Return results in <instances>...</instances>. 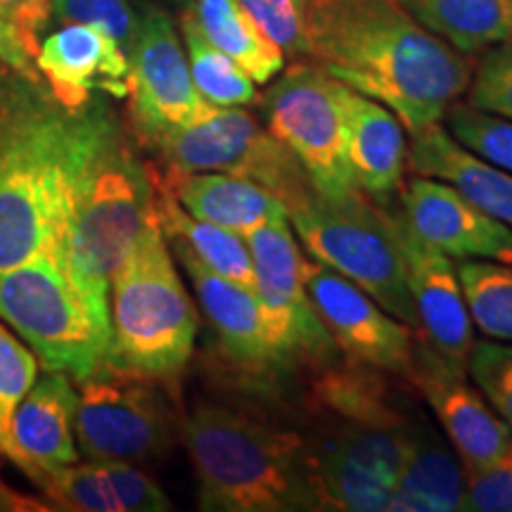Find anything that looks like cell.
<instances>
[{
    "mask_svg": "<svg viewBox=\"0 0 512 512\" xmlns=\"http://www.w3.org/2000/svg\"><path fill=\"white\" fill-rule=\"evenodd\" d=\"M117 114L100 98L69 110L43 76L0 72V273L62 261L76 192Z\"/></svg>",
    "mask_w": 512,
    "mask_h": 512,
    "instance_id": "obj_1",
    "label": "cell"
},
{
    "mask_svg": "<svg viewBox=\"0 0 512 512\" xmlns=\"http://www.w3.org/2000/svg\"><path fill=\"white\" fill-rule=\"evenodd\" d=\"M389 107L408 133L439 124L472 79L470 57L425 29L403 0H306V55Z\"/></svg>",
    "mask_w": 512,
    "mask_h": 512,
    "instance_id": "obj_2",
    "label": "cell"
},
{
    "mask_svg": "<svg viewBox=\"0 0 512 512\" xmlns=\"http://www.w3.org/2000/svg\"><path fill=\"white\" fill-rule=\"evenodd\" d=\"M181 432L200 510H320L311 444L299 432L216 403H200Z\"/></svg>",
    "mask_w": 512,
    "mask_h": 512,
    "instance_id": "obj_3",
    "label": "cell"
},
{
    "mask_svg": "<svg viewBox=\"0 0 512 512\" xmlns=\"http://www.w3.org/2000/svg\"><path fill=\"white\" fill-rule=\"evenodd\" d=\"M155 214V174L117 124L102 140L76 192L62 264L95 318L110 328V283Z\"/></svg>",
    "mask_w": 512,
    "mask_h": 512,
    "instance_id": "obj_4",
    "label": "cell"
},
{
    "mask_svg": "<svg viewBox=\"0 0 512 512\" xmlns=\"http://www.w3.org/2000/svg\"><path fill=\"white\" fill-rule=\"evenodd\" d=\"M110 358L128 373L171 382L188 366L197 309L176 271L157 209L110 283Z\"/></svg>",
    "mask_w": 512,
    "mask_h": 512,
    "instance_id": "obj_5",
    "label": "cell"
},
{
    "mask_svg": "<svg viewBox=\"0 0 512 512\" xmlns=\"http://www.w3.org/2000/svg\"><path fill=\"white\" fill-rule=\"evenodd\" d=\"M306 254L370 294L384 311L420 332L392 214L366 195L325 197L311 190L287 211Z\"/></svg>",
    "mask_w": 512,
    "mask_h": 512,
    "instance_id": "obj_6",
    "label": "cell"
},
{
    "mask_svg": "<svg viewBox=\"0 0 512 512\" xmlns=\"http://www.w3.org/2000/svg\"><path fill=\"white\" fill-rule=\"evenodd\" d=\"M0 320L34 351L43 370L83 382L107 366L112 332L53 254L0 273Z\"/></svg>",
    "mask_w": 512,
    "mask_h": 512,
    "instance_id": "obj_7",
    "label": "cell"
},
{
    "mask_svg": "<svg viewBox=\"0 0 512 512\" xmlns=\"http://www.w3.org/2000/svg\"><path fill=\"white\" fill-rule=\"evenodd\" d=\"M349 93L318 64L297 62L261 98L266 131L297 157L313 190L325 197L363 195L347 157Z\"/></svg>",
    "mask_w": 512,
    "mask_h": 512,
    "instance_id": "obj_8",
    "label": "cell"
},
{
    "mask_svg": "<svg viewBox=\"0 0 512 512\" xmlns=\"http://www.w3.org/2000/svg\"><path fill=\"white\" fill-rule=\"evenodd\" d=\"M155 147L169 174H228L273 192L290 211L313 185L287 147L242 107H214L188 126L171 128Z\"/></svg>",
    "mask_w": 512,
    "mask_h": 512,
    "instance_id": "obj_9",
    "label": "cell"
},
{
    "mask_svg": "<svg viewBox=\"0 0 512 512\" xmlns=\"http://www.w3.org/2000/svg\"><path fill=\"white\" fill-rule=\"evenodd\" d=\"M79 384L74 434L91 463H152L174 446L176 422L157 380L107 363Z\"/></svg>",
    "mask_w": 512,
    "mask_h": 512,
    "instance_id": "obj_10",
    "label": "cell"
},
{
    "mask_svg": "<svg viewBox=\"0 0 512 512\" xmlns=\"http://www.w3.org/2000/svg\"><path fill=\"white\" fill-rule=\"evenodd\" d=\"M256 275V297L287 363L318 368L335 361L339 347L316 313L304 280V249L290 223H268L247 235Z\"/></svg>",
    "mask_w": 512,
    "mask_h": 512,
    "instance_id": "obj_11",
    "label": "cell"
},
{
    "mask_svg": "<svg viewBox=\"0 0 512 512\" xmlns=\"http://www.w3.org/2000/svg\"><path fill=\"white\" fill-rule=\"evenodd\" d=\"M128 62L133 128L145 145L207 114L211 105L192 83L188 55L174 19L164 10L150 8L140 17Z\"/></svg>",
    "mask_w": 512,
    "mask_h": 512,
    "instance_id": "obj_12",
    "label": "cell"
},
{
    "mask_svg": "<svg viewBox=\"0 0 512 512\" xmlns=\"http://www.w3.org/2000/svg\"><path fill=\"white\" fill-rule=\"evenodd\" d=\"M306 290L339 351L384 373L411 377L418 330L394 318L361 287L318 261H304Z\"/></svg>",
    "mask_w": 512,
    "mask_h": 512,
    "instance_id": "obj_13",
    "label": "cell"
},
{
    "mask_svg": "<svg viewBox=\"0 0 512 512\" xmlns=\"http://www.w3.org/2000/svg\"><path fill=\"white\" fill-rule=\"evenodd\" d=\"M408 382L420 389L463 467H484L510 456L512 430L489 406L467 370L446 363L427 342H418Z\"/></svg>",
    "mask_w": 512,
    "mask_h": 512,
    "instance_id": "obj_14",
    "label": "cell"
},
{
    "mask_svg": "<svg viewBox=\"0 0 512 512\" xmlns=\"http://www.w3.org/2000/svg\"><path fill=\"white\" fill-rule=\"evenodd\" d=\"M401 221L422 242L458 261L512 264V230L456 185L418 176L401 188Z\"/></svg>",
    "mask_w": 512,
    "mask_h": 512,
    "instance_id": "obj_15",
    "label": "cell"
},
{
    "mask_svg": "<svg viewBox=\"0 0 512 512\" xmlns=\"http://www.w3.org/2000/svg\"><path fill=\"white\" fill-rule=\"evenodd\" d=\"M389 214L406 266L408 290L420 318V332H425V342L446 363L467 370V356L475 342V323L467 311L458 266L451 256L437 252L413 235L401 221L399 211Z\"/></svg>",
    "mask_w": 512,
    "mask_h": 512,
    "instance_id": "obj_16",
    "label": "cell"
},
{
    "mask_svg": "<svg viewBox=\"0 0 512 512\" xmlns=\"http://www.w3.org/2000/svg\"><path fill=\"white\" fill-rule=\"evenodd\" d=\"M188 273L204 316L216 332L223 354L233 366L252 375L292 370L280 351L256 292L221 278L192 256L181 242L166 240Z\"/></svg>",
    "mask_w": 512,
    "mask_h": 512,
    "instance_id": "obj_17",
    "label": "cell"
},
{
    "mask_svg": "<svg viewBox=\"0 0 512 512\" xmlns=\"http://www.w3.org/2000/svg\"><path fill=\"white\" fill-rule=\"evenodd\" d=\"M34 62L50 93L69 110H79L100 93L128 98V55L110 34L95 27L64 24L41 43Z\"/></svg>",
    "mask_w": 512,
    "mask_h": 512,
    "instance_id": "obj_18",
    "label": "cell"
},
{
    "mask_svg": "<svg viewBox=\"0 0 512 512\" xmlns=\"http://www.w3.org/2000/svg\"><path fill=\"white\" fill-rule=\"evenodd\" d=\"M347 157L358 190L384 207L403 188L408 140L401 119L382 102L351 88L347 102Z\"/></svg>",
    "mask_w": 512,
    "mask_h": 512,
    "instance_id": "obj_19",
    "label": "cell"
},
{
    "mask_svg": "<svg viewBox=\"0 0 512 512\" xmlns=\"http://www.w3.org/2000/svg\"><path fill=\"white\" fill-rule=\"evenodd\" d=\"M79 392L74 380L64 373L38 377L15 413V441L36 470L41 486L48 472L79 463L74 418Z\"/></svg>",
    "mask_w": 512,
    "mask_h": 512,
    "instance_id": "obj_20",
    "label": "cell"
},
{
    "mask_svg": "<svg viewBox=\"0 0 512 512\" xmlns=\"http://www.w3.org/2000/svg\"><path fill=\"white\" fill-rule=\"evenodd\" d=\"M463 503V465L427 415L415 413L389 512H453Z\"/></svg>",
    "mask_w": 512,
    "mask_h": 512,
    "instance_id": "obj_21",
    "label": "cell"
},
{
    "mask_svg": "<svg viewBox=\"0 0 512 512\" xmlns=\"http://www.w3.org/2000/svg\"><path fill=\"white\" fill-rule=\"evenodd\" d=\"M164 181L188 214L233 230L242 238L268 223L287 221L285 204L264 185L247 178L204 171V174H166Z\"/></svg>",
    "mask_w": 512,
    "mask_h": 512,
    "instance_id": "obj_22",
    "label": "cell"
},
{
    "mask_svg": "<svg viewBox=\"0 0 512 512\" xmlns=\"http://www.w3.org/2000/svg\"><path fill=\"white\" fill-rule=\"evenodd\" d=\"M408 166L418 176L446 181L512 230V174L460 147L439 124L413 133Z\"/></svg>",
    "mask_w": 512,
    "mask_h": 512,
    "instance_id": "obj_23",
    "label": "cell"
},
{
    "mask_svg": "<svg viewBox=\"0 0 512 512\" xmlns=\"http://www.w3.org/2000/svg\"><path fill=\"white\" fill-rule=\"evenodd\" d=\"M155 209L159 226H162L166 240H176L195 256L200 264L214 271L230 283L256 290V275L252 254H249L247 240L242 235L226 230L214 223L195 219L178 204L174 190L164 178L155 176Z\"/></svg>",
    "mask_w": 512,
    "mask_h": 512,
    "instance_id": "obj_24",
    "label": "cell"
},
{
    "mask_svg": "<svg viewBox=\"0 0 512 512\" xmlns=\"http://www.w3.org/2000/svg\"><path fill=\"white\" fill-rule=\"evenodd\" d=\"M185 8L211 46L233 57L254 83H271L285 69L283 50L264 34L238 0H190Z\"/></svg>",
    "mask_w": 512,
    "mask_h": 512,
    "instance_id": "obj_25",
    "label": "cell"
},
{
    "mask_svg": "<svg viewBox=\"0 0 512 512\" xmlns=\"http://www.w3.org/2000/svg\"><path fill=\"white\" fill-rule=\"evenodd\" d=\"M425 29L463 55L512 38V0H403Z\"/></svg>",
    "mask_w": 512,
    "mask_h": 512,
    "instance_id": "obj_26",
    "label": "cell"
},
{
    "mask_svg": "<svg viewBox=\"0 0 512 512\" xmlns=\"http://www.w3.org/2000/svg\"><path fill=\"white\" fill-rule=\"evenodd\" d=\"M183 48L197 93L214 107H245L259 100L256 83L233 57L211 46L188 8L181 12Z\"/></svg>",
    "mask_w": 512,
    "mask_h": 512,
    "instance_id": "obj_27",
    "label": "cell"
},
{
    "mask_svg": "<svg viewBox=\"0 0 512 512\" xmlns=\"http://www.w3.org/2000/svg\"><path fill=\"white\" fill-rule=\"evenodd\" d=\"M458 275L475 328L496 342H512V264L460 261Z\"/></svg>",
    "mask_w": 512,
    "mask_h": 512,
    "instance_id": "obj_28",
    "label": "cell"
},
{
    "mask_svg": "<svg viewBox=\"0 0 512 512\" xmlns=\"http://www.w3.org/2000/svg\"><path fill=\"white\" fill-rule=\"evenodd\" d=\"M38 377V358L10 328L0 323V456L36 484V470L15 441V413Z\"/></svg>",
    "mask_w": 512,
    "mask_h": 512,
    "instance_id": "obj_29",
    "label": "cell"
},
{
    "mask_svg": "<svg viewBox=\"0 0 512 512\" xmlns=\"http://www.w3.org/2000/svg\"><path fill=\"white\" fill-rule=\"evenodd\" d=\"M446 131L467 152L486 164L512 174V121L477 110L467 102H453L446 114Z\"/></svg>",
    "mask_w": 512,
    "mask_h": 512,
    "instance_id": "obj_30",
    "label": "cell"
},
{
    "mask_svg": "<svg viewBox=\"0 0 512 512\" xmlns=\"http://www.w3.org/2000/svg\"><path fill=\"white\" fill-rule=\"evenodd\" d=\"M41 489L57 510L74 512H121L110 477L100 463H72L48 472Z\"/></svg>",
    "mask_w": 512,
    "mask_h": 512,
    "instance_id": "obj_31",
    "label": "cell"
},
{
    "mask_svg": "<svg viewBox=\"0 0 512 512\" xmlns=\"http://www.w3.org/2000/svg\"><path fill=\"white\" fill-rule=\"evenodd\" d=\"M467 375L512 430V347L489 337L475 339L467 356Z\"/></svg>",
    "mask_w": 512,
    "mask_h": 512,
    "instance_id": "obj_32",
    "label": "cell"
},
{
    "mask_svg": "<svg viewBox=\"0 0 512 512\" xmlns=\"http://www.w3.org/2000/svg\"><path fill=\"white\" fill-rule=\"evenodd\" d=\"M53 19L105 31L126 55L131 53L140 27V15L133 10L131 0H53Z\"/></svg>",
    "mask_w": 512,
    "mask_h": 512,
    "instance_id": "obj_33",
    "label": "cell"
},
{
    "mask_svg": "<svg viewBox=\"0 0 512 512\" xmlns=\"http://www.w3.org/2000/svg\"><path fill=\"white\" fill-rule=\"evenodd\" d=\"M465 93L467 105L512 121V38L484 50Z\"/></svg>",
    "mask_w": 512,
    "mask_h": 512,
    "instance_id": "obj_34",
    "label": "cell"
},
{
    "mask_svg": "<svg viewBox=\"0 0 512 512\" xmlns=\"http://www.w3.org/2000/svg\"><path fill=\"white\" fill-rule=\"evenodd\" d=\"M238 3L285 55H306V0H238Z\"/></svg>",
    "mask_w": 512,
    "mask_h": 512,
    "instance_id": "obj_35",
    "label": "cell"
},
{
    "mask_svg": "<svg viewBox=\"0 0 512 512\" xmlns=\"http://www.w3.org/2000/svg\"><path fill=\"white\" fill-rule=\"evenodd\" d=\"M470 512L512 510V463L510 456L484 467H463V503Z\"/></svg>",
    "mask_w": 512,
    "mask_h": 512,
    "instance_id": "obj_36",
    "label": "cell"
},
{
    "mask_svg": "<svg viewBox=\"0 0 512 512\" xmlns=\"http://www.w3.org/2000/svg\"><path fill=\"white\" fill-rule=\"evenodd\" d=\"M110 477L121 512H169L171 498L155 479L133 463H100Z\"/></svg>",
    "mask_w": 512,
    "mask_h": 512,
    "instance_id": "obj_37",
    "label": "cell"
},
{
    "mask_svg": "<svg viewBox=\"0 0 512 512\" xmlns=\"http://www.w3.org/2000/svg\"><path fill=\"white\" fill-rule=\"evenodd\" d=\"M0 19L10 24L27 53L36 60L41 34L53 19V0H0Z\"/></svg>",
    "mask_w": 512,
    "mask_h": 512,
    "instance_id": "obj_38",
    "label": "cell"
},
{
    "mask_svg": "<svg viewBox=\"0 0 512 512\" xmlns=\"http://www.w3.org/2000/svg\"><path fill=\"white\" fill-rule=\"evenodd\" d=\"M0 64L15 69L19 74L41 76L36 69L34 57L27 53L24 43L19 41V36L12 31L10 24L3 22V19H0Z\"/></svg>",
    "mask_w": 512,
    "mask_h": 512,
    "instance_id": "obj_39",
    "label": "cell"
},
{
    "mask_svg": "<svg viewBox=\"0 0 512 512\" xmlns=\"http://www.w3.org/2000/svg\"><path fill=\"white\" fill-rule=\"evenodd\" d=\"M36 510H53L50 505H43L36 498L17 494L8 484L0 482V512H36Z\"/></svg>",
    "mask_w": 512,
    "mask_h": 512,
    "instance_id": "obj_40",
    "label": "cell"
},
{
    "mask_svg": "<svg viewBox=\"0 0 512 512\" xmlns=\"http://www.w3.org/2000/svg\"><path fill=\"white\" fill-rule=\"evenodd\" d=\"M169 3H174V5H181V8H185V5H190V0H169Z\"/></svg>",
    "mask_w": 512,
    "mask_h": 512,
    "instance_id": "obj_41",
    "label": "cell"
},
{
    "mask_svg": "<svg viewBox=\"0 0 512 512\" xmlns=\"http://www.w3.org/2000/svg\"><path fill=\"white\" fill-rule=\"evenodd\" d=\"M510 463H512V446H510Z\"/></svg>",
    "mask_w": 512,
    "mask_h": 512,
    "instance_id": "obj_42",
    "label": "cell"
}]
</instances>
